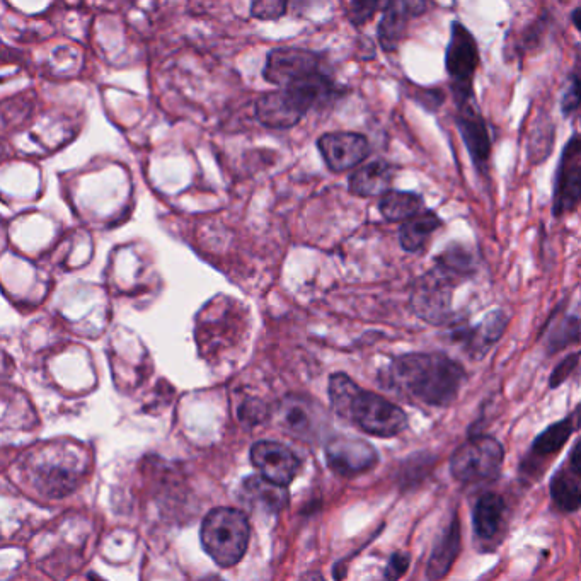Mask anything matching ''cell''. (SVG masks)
Returning a JSON list of instances; mask_svg holds the SVG:
<instances>
[{
  "instance_id": "7402d4cb",
  "label": "cell",
  "mask_w": 581,
  "mask_h": 581,
  "mask_svg": "<svg viewBox=\"0 0 581 581\" xmlns=\"http://www.w3.org/2000/svg\"><path fill=\"white\" fill-rule=\"evenodd\" d=\"M242 498L253 507L263 508L266 512L278 513L288 505L287 488L270 483L266 479L251 476L242 483Z\"/></svg>"
},
{
  "instance_id": "4fadbf2b",
  "label": "cell",
  "mask_w": 581,
  "mask_h": 581,
  "mask_svg": "<svg viewBox=\"0 0 581 581\" xmlns=\"http://www.w3.org/2000/svg\"><path fill=\"white\" fill-rule=\"evenodd\" d=\"M426 2L420 0H394L387 2L382 9V19H380L379 36L380 48L386 53L396 52L404 35L408 31V26L413 19L421 16L428 9Z\"/></svg>"
},
{
  "instance_id": "83f0119b",
  "label": "cell",
  "mask_w": 581,
  "mask_h": 581,
  "mask_svg": "<svg viewBox=\"0 0 581 581\" xmlns=\"http://www.w3.org/2000/svg\"><path fill=\"white\" fill-rule=\"evenodd\" d=\"M387 2H351L348 6V18L355 26L369 23L374 14L386 7Z\"/></svg>"
},
{
  "instance_id": "836d02e7",
  "label": "cell",
  "mask_w": 581,
  "mask_h": 581,
  "mask_svg": "<svg viewBox=\"0 0 581 581\" xmlns=\"http://www.w3.org/2000/svg\"><path fill=\"white\" fill-rule=\"evenodd\" d=\"M198 581H224V580H222V578H219V576H207V578H202V580Z\"/></svg>"
},
{
  "instance_id": "1f68e13d",
  "label": "cell",
  "mask_w": 581,
  "mask_h": 581,
  "mask_svg": "<svg viewBox=\"0 0 581 581\" xmlns=\"http://www.w3.org/2000/svg\"><path fill=\"white\" fill-rule=\"evenodd\" d=\"M295 581H326L319 571H307Z\"/></svg>"
},
{
  "instance_id": "f1b7e54d",
  "label": "cell",
  "mask_w": 581,
  "mask_h": 581,
  "mask_svg": "<svg viewBox=\"0 0 581 581\" xmlns=\"http://www.w3.org/2000/svg\"><path fill=\"white\" fill-rule=\"evenodd\" d=\"M409 566V554L408 553H394L392 554L391 561L387 564L386 570H384V575L380 578V581H396L401 578V576L406 573Z\"/></svg>"
},
{
  "instance_id": "8fae6325",
  "label": "cell",
  "mask_w": 581,
  "mask_h": 581,
  "mask_svg": "<svg viewBox=\"0 0 581 581\" xmlns=\"http://www.w3.org/2000/svg\"><path fill=\"white\" fill-rule=\"evenodd\" d=\"M317 149L333 173H346L370 156L369 140L355 132L326 133L317 140Z\"/></svg>"
},
{
  "instance_id": "d4e9b609",
  "label": "cell",
  "mask_w": 581,
  "mask_h": 581,
  "mask_svg": "<svg viewBox=\"0 0 581 581\" xmlns=\"http://www.w3.org/2000/svg\"><path fill=\"white\" fill-rule=\"evenodd\" d=\"M423 210V198L416 193L391 190L380 196V215L391 222H406Z\"/></svg>"
},
{
  "instance_id": "2e32d148",
  "label": "cell",
  "mask_w": 581,
  "mask_h": 581,
  "mask_svg": "<svg viewBox=\"0 0 581 581\" xmlns=\"http://www.w3.org/2000/svg\"><path fill=\"white\" fill-rule=\"evenodd\" d=\"M324 413L316 404L300 396H288L280 406V425L294 437L311 440L323 425Z\"/></svg>"
},
{
  "instance_id": "e0dca14e",
  "label": "cell",
  "mask_w": 581,
  "mask_h": 581,
  "mask_svg": "<svg viewBox=\"0 0 581 581\" xmlns=\"http://www.w3.org/2000/svg\"><path fill=\"white\" fill-rule=\"evenodd\" d=\"M578 428V415L564 418V420L549 426L546 432H542L532 443L527 459H525L522 472L532 474V472H542V464H546L553 455L558 454L563 449L564 443L570 440L571 435Z\"/></svg>"
},
{
  "instance_id": "30bf717a",
  "label": "cell",
  "mask_w": 581,
  "mask_h": 581,
  "mask_svg": "<svg viewBox=\"0 0 581 581\" xmlns=\"http://www.w3.org/2000/svg\"><path fill=\"white\" fill-rule=\"evenodd\" d=\"M251 462L261 478L287 488L299 474L300 461L294 450L273 440L256 442L251 449Z\"/></svg>"
},
{
  "instance_id": "3957f363",
  "label": "cell",
  "mask_w": 581,
  "mask_h": 581,
  "mask_svg": "<svg viewBox=\"0 0 581 581\" xmlns=\"http://www.w3.org/2000/svg\"><path fill=\"white\" fill-rule=\"evenodd\" d=\"M329 401L336 415L372 437L394 438L408 428V415L384 396L365 391L346 374L329 377Z\"/></svg>"
},
{
  "instance_id": "9a60e30c",
  "label": "cell",
  "mask_w": 581,
  "mask_h": 581,
  "mask_svg": "<svg viewBox=\"0 0 581 581\" xmlns=\"http://www.w3.org/2000/svg\"><path fill=\"white\" fill-rule=\"evenodd\" d=\"M580 443L571 449L570 459L559 467L551 479V500L558 512L573 513L581 501Z\"/></svg>"
},
{
  "instance_id": "5b68a950",
  "label": "cell",
  "mask_w": 581,
  "mask_h": 581,
  "mask_svg": "<svg viewBox=\"0 0 581 581\" xmlns=\"http://www.w3.org/2000/svg\"><path fill=\"white\" fill-rule=\"evenodd\" d=\"M505 449L496 438L478 435L462 443L450 459V472L462 484L489 483L500 476Z\"/></svg>"
},
{
  "instance_id": "603a6c76",
  "label": "cell",
  "mask_w": 581,
  "mask_h": 581,
  "mask_svg": "<svg viewBox=\"0 0 581 581\" xmlns=\"http://www.w3.org/2000/svg\"><path fill=\"white\" fill-rule=\"evenodd\" d=\"M510 317L503 311H493L483 323L472 329L457 331V338L466 343L472 353H484L489 346L500 340L501 334L507 329Z\"/></svg>"
},
{
  "instance_id": "ba28073f",
  "label": "cell",
  "mask_w": 581,
  "mask_h": 581,
  "mask_svg": "<svg viewBox=\"0 0 581 581\" xmlns=\"http://www.w3.org/2000/svg\"><path fill=\"white\" fill-rule=\"evenodd\" d=\"M581 196V142L580 135L575 133L568 145L564 147L559 161L554 183L553 213L554 217H563L566 213L575 212Z\"/></svg>"
},
{
  "instance_id": "d6a6232c",
  "label": "cell",
  "mask_w": 581,
  "mask_h": 581,
  "mask_svg": "<svg viewBox=\"0 0 581 581\" xmlns=\"http://www.w3.org/2000/svg\"><path fill=\"white\" fill-rule=\"evenodd\" d=\"M580 16L581 7H576L575 12H573V23H575L576 29H581Z\"/></svg>"
},
{
  "instance_id": "484cf974",
  "label": "cell",
  "mask_w": 581,
  "mask_h": 581,
  "mask_svg": "<svg viewBox=\"0 0 581 581\" xmlns=\"http://www.w3.org/2000/svg\"><path fill=\"white\" fill-rule=\"evenodd\" d=\"M578 338H580L578 316L568 317L551 329L549 338H547V346H549V351L553 353V351L563 350L564 346L570 345V343H578Z\"/></svg>"
},
{
  "instance_id": "52a82bcc",
  "label": "cell",
  "mask_w": 581,
  "mask_h": 581,
  "mask_svg": "<svg viewBox=\"0 0 581 581\" xmlns=\"http://www.w3.org/2000/svg\"><path fill=\"white\" fill-rule=\"evenodd\" d=\"M323 64L321 53L299 47L275 48L266 57L263 77L275 86L285 87L305 75L323 72Z\"/></svg>"
},
{
  "instance_id": "ac0fdd59",
  "label": "cell",
  "mask_w": 581,
  "mask_h": 581,
  "mask_svg": "<svg viewBox=\"0 0 581 581\" xmlns=\"http://www.w3.org/2000/svg\"><path fill=\"white\" fill-rule=\"evenodd\" d=\"M461 518L457 513L452 515L447 529L443 530L440 539L433 547L428 564H426V578L430 581H440L449 575L452 566L461 553Z\"/></svg>"
},
{
  "instance_id": "4dcf8cb0",
  "label": "cell",
  "mask_w": 581,
  "mask_h": 581,
  "mask_svg": "<svg viewBox=\"0 0 581 581\" xmlns=\"http://www.w3.org/2000/svg\"><path fill=\"white\" fill-rule=\"evenodd\" d=\"M578 353H573L571 357L566 358L563 362L559 363L558 367L554 369L553 375H551V382L549 386L558 387L563 384L564 380L568 379L573 372H575L576 367H578Z\"/></svg>"
},
{
  "instance_id": "8992f818",
  "label": "cell",
  "mask_w": 581,
  "mask_h": 581,
  "mask_svg": "<svg viewBox=\"0 0 581 581\" xmlns=\"http://www.w3.org/2000/svg\"><path fill=\"white\" fill-rule=\"evenodd\" d=\"M478 67V41L464 24L454 21L447 52H445V69L449 74L450 89H452L457 106L474 101L472 82H474Z\"/></svg>"
},
{
  "instance_id": "f546056e",
  "label": "cell",
  "mask_w": 581,
  "mask_h": 581,
  "mask_svg": "<svg viewBox=\"0 0 581 581\" xmlns=\"http://www.w3.org/2000/svg\"><path fill=\"white\" fill-rule=\"evenodd\" d=\"M578 86H580V77H578V67H576L575 74L571 77L570 91L564 94L563 103H561L564 116L575 115L576 111H578V104H580Z\"/></svg>"
},
{
  "instance_id": "d6986e66",
  "label": "cell",
  "mask_w": 581,
  "mask_h": 581,
  "mask_svg": "<svg viewBox=\"0 0 581 581\" xmlns=\"http://www.w3.org/2000/svg\"><path fill=\"white\" fill-rule=\"evenodd\" d=\"M396 169L386 161H372L365 166L358 167L355 173L351 174L348 181V188L351 193L363 198L386 195L391 191L392 181H394Z\"/></svg>"
},
{
  "instance_id": "7a4b0ae2",
  "label": "cell",
  "mask_w": 581,
  "mask_h": 581,
  "mask_svg": "<svg viewBox=\"0 0 581 581\" xmlns=\"http://www.w3.org/2000/svg\"><path fill=\"white\" fill-rule=\"evenodd\" d=\"M474 270V256L464 246L454 244L438 254L432 270L418 278L413 288L411 307L416 316L433 326L452 323L457 317L452 309L455 288L469 280Z\"/></svg>"
},
{
  "instance_id": "cb8c5ba5",
  "label": "cell",
  "mask_w": 581,
  "mask_h": 581,
  "mask_svg": "<svg viewBox=\"0 0 581 581\" xmlns=\"http://www.w3.org/2000/svg\"><path fill=\"white\" fill-rule=\"evenodd\" d=\"M442 225V219L437 213L432 210H423L401 225V231H399L401 248L408 253H418L425 248L433 232L438 231Z\"/></svg>"
},
{
  "instance_id": "7c38bea8",
  "label": "cell",
  "mask_w": 581,
  "mask_h": 581,
  "mask_svg": "<svg viewBox=\"0 0 581 581\" xmlns=\"http://www.w3.org/2000/svg\"><path fill=\"white\" fill-rule=\"evenodd\" d=\"M455 120H457V128L461 132L462 140L469 150L472 164L478 169V173H488L491 137H489L486 120L479 113L478 106L474 104V101L457 106Z\"/></svg>"
},
{
  "instance_id": "ffe728a7",
  "label": "cell",
  "mask_w": 581,
  "mask_h": 581,
  "mask_svg": "<svg viewBox=\"0 0 581 581\" xmlns=\"http://www.w3.org/2000/svg\"><path fill=\"white\" fill-rule=\"evenodd\" d=\"M82 476V466L67 464L64 459L40 462L36 466V481L47 495L64 496L77 486Z\"/></svg>"
},
{
  "instance_id": "9c48e42d",
  "label": "cell",
  "mask_w": 581,
  "mask_h": 581,
  "mask_svg": "<svg viewBox=\"0 0 581 581\" xmlns=\"http://www.w3.org/2000/svg\"><path fill=\"white\" fill-rule=\"evenodd\" d=\"M329 469L343 478H357L379 464L377 450L358 438H334L324 449Z\"/></svg>"
},
{
  "instance_id": "4316f807",
  "label": "cell",
  "mask_w": 581,
  "mask_h": 581,
  "mask_svg": "<svg viewBox=\"0 0 581 581\" xmlns=\"http://www.w3.org/2000/svg\"><path fill=\"white\" fill-rule=\"evenodd\" d=\"M288 2L282 0H259L251 6V16L261 21H273L282 18L287 12Z\"/></svg>"
},
{
  "instance_id": "277c9868",
  "label": "cell",
  "mask_w": 581,
  "mask_h": 581,
  "mask_svg": "<svg viewBox=\"0 0 581 581\" xmlns=\"http://www.w3.org/2000/svg\"><path fill=\"white\" fill-rule=\"evenodd\" d=\"M200 537L205 553L215 563L222 568H232L248 551L251 529L241 510L220 507L205 517Z\"/></svg>"
},
{
  "instance_id": "6da1fadb",
  "label": "cell",
  "mask_w": 581,
  "mask_h": 581,
  "mask_svg": "<svg viewBox=\"0 0 581 581\" xmlns=\"http://www.w3.org/2000/svg\"><path fill=\"white\" fill-rule=\"evenodd\" d=\"M466 379L462 365L442 353L399 355L380 372V384L387 391L433 408L454 403Z\"/></svg>"
},
{
  "instance_id": "5bb4252c",
  "label": "cell",
  "mask_w": 581,
  "mask_h": 581,
  "mask_svg": "<svg viewBox=\"0 0 581 581\" xmlns=\"http://www.w3.org/2000/svg\"><path fill=\"white\" fill-rule=\"evenodd\" d=\"M507 503L503 496L498 495L495 491L484 493L478 501L472 512V524H474V534L484 549L493 547L498 544L505 524H507Z\"/></svg>"
},
{
  "instance_id": "44dd1931",
  "label": "cell",
  "mask_w": 581,
  "mask_h": 581,
  "mask_svg": "<svg viewBox=\"0 0 581 581\" xmlns=\"http://www.w3.org/2000/svg\"><path fill=\"white\" fill-rule=\"evenodd\" d=\"M256 116L261 125L273 130H287L300 123L302 116L297 113L282 89L271 91L256 101Z\"/></svg>"
}]
</instances>
